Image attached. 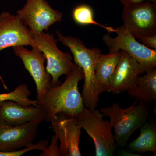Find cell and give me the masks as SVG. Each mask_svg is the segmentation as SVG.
Returning a JSON list of instances; mask_svg holds the SVG:
<instances>
[{"mask_svg": "<svg viewBox=\"0 0 156 156\" xmlns=\"http://www.w3.org/2000/svg\"><path fill=\"white\" fill-rule=\"evenodd\" d=\"M135 100L126 108L120 107L119 104L113 103L110 106L100 109L104 116L108 117L114 128V138L116 145L123 147L127 144L132 134L147 122L149 115L147 103Z\"/></svg>", "mask_w": 156, "mask_h": 156, "instance_id": "3957f363", "label": "cell"}, {"mask_svg": "<svg viewBox=\"0 0 156 156\" xmlns=\"http://www.w3.org/2000/svg\"><path fill=\"white\" fill-rule=\"evenodd\" d=\"M46 120L44 110L40 106H24L13 101L0 102V122L11 126Z\"/></svg>", "mask_w": 156, "mask_h": 156, "instance_id": "5bb4252c", "label": "cell"}, {"mask_svg": "<svg viewBox=\"0 0 156 156\" xmlns=\"http://www.w3.org/2000/svg\"><path fill=\"white\" fill-rule=\"evenodd\" d=\"M122 17L123 26L135 38L156 34V2L124 5Z\"/></svg>", "mask_w": 156, "mask_h": 156, "instance_id": "52a82bcc", "label": "cell"}, {"mask_svg": "<svg viewBox=\"0 0 156 156\" xmlns=\"http://www.w3.org/2000/svg\"><path fill=\"white\" fill-rule=\"evenodd\" d=\"M33 34L37 47L46 56V69L51 76L50 87L60 85L59 77L63 75H67L76 67L77 66L72 62V56L58 49L57 40L53 34L42 32Z\"/></svg>", "mask_w": 156, "mask_h": 156, "instance_id": "5b68a950", "label": "cell"}, {"mask_svg": "<svg viewBox=\"0 0 156 156\" xmlns=\"http://www.w3.org/2000/svg\"><path fill=\"white\" fill-rule=\"evenodd\" d=\"M128 94L137 101L149 103L156 100V69L142 76H139L136 87L128 91Z\"/></svg>", "mask_w": 156, "mask_h": 156, "instance_id": "2e32d148", "label": "cell"}, {"mask_svg": "<svg viewBox=\"0 0 156 156\" xmlns=\"http://www.w3.org/2000/svg\"><path fill=\"white\" fill-rule=\"evenodd\" d=\"M14 54L21 59L26 69L34 81L37 98L41 100L51 85V76L46 69V56L42 51L35 48L27 50L23 46L13 47Z\"/></svg>", "mask_w": 156, "mask_h": 156, "instance_id": "9c48e42d", "label": "cell"}, {"mask_svg": "<svg viewBox=\"0 0 156 156\" xmlns=\"http://www.w3.org/2000/svg\"><path fill=\"white\" fill-rule=\"evenodd\" d=\"M30 94V91L27 85L21 84L12 92L0 94V102L11 100L18 102L24 106L31 105L39 106L38 100H32L29 98Z\"/></svg>", "mask_w": 156, "mask_h": 156, "instance_id": "d6986e66", "label": "cell"}, {"mask_svg": "<svg viewBox=\"0 0 156 156\" xmlns=\"http://www.w3.org/2000/svg\"><path fill=\"white\" fill-rule=\"evenodd\" d=\"M104 116L96 108L84 109L76 117L79 125L93 140L95 156L113 155L116 147L113 128L109 121L104 120Z\"/></svg>", "mask_w": 156, "mask_h": 156, "instance_id": "277c9868", "label": "cell"}, {"mask_svg": "<svg viewBox=\"0 0 156 156\" xmlns=\"http://www.w3.org/2000/svg\"><path fill=\"white\" fill-rule=\"evenodd\" d=\"M121 3L123 5L127 4H131V3L140 2H143V1H149L151 2H156V0H120Z\"/></svg>", "mask_w": 156, "mask_h": 156, "instance_id": "603a6c76", "label": "cell"}, {"mask_svg": "<svg viewBox=\"0 0 156 156\" xmlns=\"http://www.w3.org/2000/svg\"><path fill=\"white\" fill-rule=\"evenodd\" d=\"M49 142L48 140H42L39 141L36 144H32L29 145L27 147L23 148L22 149H20L14 152L1 151L0 156H20L23 155L30 151L34 150H40L44 151L48 146Z\"/></svg>", "mask_w": 156, "mask_h": 156, "instance_id": "ffe728a7", "label": "cell"}, {"mask_svg": "<svg viewBox=\"0 0 156 156\" xmlns=\"http://www.w3.org/2000/svg\"><path fill=\"white\" fill-rule=\"evenodd\" d=\"M143 44L156 50V34L144 36L139 38Z\"/></svg>", "mask_w": 156, "mask_h": 156, "instance_id": "7402d4cb", "label": "cell"}, {"mask_svg": "<svg viewBox=\"0 0 156 156\" xmlns=\"http://www.w3.org/2000/svg\"><path fill=\"white\" fill-rule=\"evenodd\" d=\"M145 70L134 58L124 51L115 69L109 79V92L119 94L136 87L140 75Z\"/></svg>", "mask_w": 156, "mask_h": 156, "instance_id": "7c38bea8", "label": "cell"}, {"mask_svg": "<svg viewBox=\"0 0 156 156\" xmlns=\"http://www.w3.org/2000/svg\"><path fill=\"white\" fill-rule=\"evenodd\" d=\"M84 79L83 70L77 66L66 75L62 83L50 87L38 105L44 110L48 122H53L58 113L69 118H76L85 106L78 87L79 82Z\"/></svg>", "mask_w": 156, "mask_h": 156, "instance_id": "6da1fadb", "label": "cell"}, {"mask_svg": "<svg viewBox=\"0 0 156 156\" xmlns=\"http://www.w3.org/2000/svg\"><path fill=\"white\" fill-rule=\"evenodd\" d=\"M116 29L117 36L115 37H112L108 32L102 37V41L107 46L109 52L125 51L144 68L145 73L156 68V50L151 49L137 41L123 25Z\"/></svg>", "mask_w": 156, "mask_h": 156, "instance_id": "8992f818", "label": "cell"}, {"mask_svg": "<svg viewBox=\"0 0 156 156\" xmlns=\"http://www.w3.org/2000/svg\"><path fill=\"white\" fill-rule=\"evenodd\" d=\"M41 123L32 122L11 126L0 122V151L14 152L33 144Z\"/></svg>", "mask_w": 156, "mask_h": 156, "instance_id": "4fadbf2b", "label": "cell"}, {"mask_svg": "<svg viewBox=\"0 0 156 156\" xmlns=\"http://www.w3.org/2000/svg\"><path fill=\"white\" fill-rule=\"evenodd\" d=\"M121 50L109 52L104 55L100 53L98 56L95 67V79L103 92H109V79L119 62Z\"/></svg>", "mask_w": 156, "mask_h": 156, "instance_id": "9a60e30c", "label": "cell"}, {"mask_svg": "<svg viewBox=\"0 0 156 156\" xmlns=\"http://www.w3.org/2000/svg\"><path fill=\"white\" fill-rule=\"evenodd\" d=\"M139 136L129 144L128 148L134 152L150 151L156 154V126L154 121L146 122L141 127Z\"/></svg>", "mask_w": 156, "mask_h": 156, "instance_id": "e0dca14e", "label": "cell"}, {"mask_svg": "<svg viewBox=\"0 0 156 156\" xmlns=\"http://www.w3.org/2000/svg\"><path fill=\"white\" fill-rule=\"evenodd\" d=\"M17 15L32 33L48 31L50 26L61 22L63 14L53 9L46 0H26Z\"/></svg>", "mask_w": 156, "mask_h": 156, "instance_id": "ba28073f", "label": "cell"}, {"mask_svg": "<svg viewBox=\"0 0 156 156\" xmlns=\"http://www.w3.org/2000/svg\"><path fill=\"white\" fill-rule=\"evenodd\" d=\"M18 46H30L38 49L33 34L17 15L4 11L0 14V52Z\"/></svg>", "mask_w": 156, "mask_h": 156, "instance_id": "30bf717a", "label": "cell"}, {"mask_svg": "<svg viewBox=\"0 0 156 156\" xmlns=\"http://www.w3.org/2000/svg\"><path fill=\"white\" fill-rule=\"evenodd\" d=\"M58 139L55 134L53 135L51 139L50 146L45 148L40 156H60L58 147Z\"/></svg>", "mask_w": 156, "mask_h": 156, "instance_id": "44dd1931", "label": "cell"}, {"mask_svg": "<svg viewBox=\"0 0 156 156\" xmlns=\"http://www.w3.org/2000/svg\"><path fill=\"white\" fill-rule=\"evenodd\" d=\"M52 129L60 141V156H81L80 139L82 128L76 118H69L58 113L51 122Z\"/></svg>", "mask_w": 156, "mask_h": 156, "instance_id": "8fae6325", "label": "cell"}, {"mask_svg": "<svg viewBox=\"0 0 156 156\" xmlns=\"http://www.w3.org/2000/svg\"><path fill=\"white\" fill-rule=\"evenodd\" d=\"M56 34L58 41L69 48L75 64L83 73L84 83L82 96L85 107L90 109L96 108L99 95L104 92L98 86L95 75V62L101 53L100 49L97 48L89 49L80 39L64 36L58 31Z\"/></svg>", "mask_w": 156, "mask_h": 156, "instance_id": "7a4b0ae2", "label": "cell"}, {"mask_svg": "<svg viewBox=\"0 0 156 156\" xmlns=\"http://www.w3.org/2000/svg\"><path fill=\"white\" fill-rule=\"evenodd\" d=\"M72 17L74 22L78 25L98 26L106 30L109 33L116 31V28L102 25L95 21L92 8L87 4H81L76 7L73 11Z\"/></svg>", "mask_w": 156, "mask_h": 156, "instance_id": "ac0fdd59", "label": "cell"}]
</instances>
